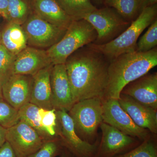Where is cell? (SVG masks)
<instances>
[{
  "label": "cell",
  "mask_w": 157,
  "mask_h": 157,
  "mask_svg": "<svg viewBox=\"0 0 157 157\" xmlns=\"http://www.w3.org/2000/svg\"><path fill=\"white\" fill-rule=\"evenodd\" d=\"M21 26L26 36L27 45L41 49L50 48L57 43L67 30L49 23L33 12Z\"/></svg>",
  "instance_id": "7"
},
{
  "label": "cell",
  "mask_w": 157,
  "mask_h": 157,
  "mask_svg": "<svg viewBox=\"0 0 157 157\" xmlns=\"http://www.w3.org/2000/svg\"><path fill=\"white\" fill-rule=\"evenodd\" d=\"M157 0H143L141 6V12L144 9L153 5H156Z\"/></svg>",
  "instance_id": "32"
},
{
  "label": "cell",
  "mask_w": 157,
  "mask_h": 157,
  "mask_svg": "<svg viewBox=\"0 0 157 157\" xmlns=\"http://www.w3.org/2000/svg\"><path fill=\"white\" fill-rule=\"evenodd\" d=\"M7 129L0 126V148L6 141V133Z\"/></svg>",
  "instance_id": "33"
},
{
  "label": "cell",
  "mask_w": 157,
  "mask_h": 157,
  "mask_svg": "<svg viewBox=\"0 0 157 157\" xmlns=\"http://www.w3.org/2000/svg\"><path fill=\"white\" fill-rule=\"evenodd\" d=\"M20 120L23 121L35 129L45 141L52 140L42 126L41 124V108L28 103L18 110Z\"/></svg>",
  "instance_id": "21"
},
{
  "label": "cell",
  "mask_w": 157,
  "mask_h": 157,
  "mask_svg": "<svg viewBox=\"0 0 157 157\" xmlns=\"http://www.w3.org/2000/svg\"><path fill=\"white\" fill-rule=\"evenodd\" d=\"M115 157H157V144L149 137L130 151Z\"/></svg>",
  "instance_id": "24"
},
{
  "label": "cell",
  "mask_w": 157,
  "mask_h": 157,
  "mask_svg": "<svg viewBox=\"0 0 157 157\" xmlns=\"http://www.w3.org/2000/svg\"><path fill=\"white\" fill-rule=\"evenodd\" d=\"M9 0H0V14L9 21Z\"/></svg>",
  "instance_id": "31"
},
{
  "label": "cell",
  "mask_w": 157,
  "mask_h": 157,
  "mask_svg": "<svg viewBox=\"0 0 157 157\" xmlns=\"http://www.w3.org/2000/svg\"><path fill=\"white\" fill-rule=\"evenodd\" d=\"M1 44L9 52L16 56L27 46L26 36L21 25L8 22L1 34Z\"/></svg>",
  "instance_id": "19"
},
{
  "label": "cell",
  "mask_w": 157,
  "mask_h": 157,
  "mask_svg": "<svg viewBox=\"0 0 157 157\" xmlns=\"http://www.w3.org/2000/svg\"><path fill=\"white\" fill-rule=\"evenodd\" d=\"M8 22L23 24L32 13V6L28 0H9Z\"/></svg>",
  "instance_id": "23"
},
{
  "label": "cell",
  "mask_w": 157,
  "mask_h": 157,
  "mask_svg": "<svg viewBox=\"0 0 157 157\" xmlns=\"http://www.w3.org/2000/svg\"><path fill=\"white\" fill-rule=\"evenodd\" d=\"M143 0H104L106 7L115 9L128 22L131 23L141 12Z\"/></svg>",
  "instance_id": "20"
},
{
  "label": "cell",
  "mask_w": 157,
  "mask_h": 157,
  "mask_svg": "<svg viewBox=\"0 0 157 157\" xmlns=\"http://www.w3.org/2000/svg\"><path fill=\"white\" fill-rule=\"evenodd\" d=\"M97 38L95 30L86 20L73 21L61 40L46 51L52 64H65L71 55Z\"/></svg>",
  "instance_id": "4"
},
{
  "label": "cell",
  "mask_w": 157,
  "mask_h": 157,
  "mask_svg": "<svg viewBox=\"0 0 157 157\" xmlns=\"http://www.w3.org/2000/svg\"><path fill=\"white\" fill-rule=\"evenodd\" d=\"M57 120L61 126L62 144L76 157H94L98 145L90 144L79 137L72 118L64 110H56Z\"/></svg>",
  "instance_id": "11"
},
{
  "label": "cell",
  "mask_w": 157,
  "mask_h": 157,
  "mask_svg": "<svg viewBox=\"0 0 157 157\" xmlns=\"http://www.w3.org/2000/svg\"><path fill=\"white\" fill-rule=\"evenodd\" d=\"M148 27L145 33L137 42L136 51L146 52L157 47V18Z\"/></svg>",
  "instance_id": "25"
},
{
  "label": "cell",
  "mask_w": 157,
  "mask_h": 157,
  "mask_svg": "<svg viewBox=\"0 0 157 157\" xmlns=\"http://www.w3.org/2000/svg\"><path fill=\"white\" fill-rule=\"evenodd\" d=\"M0 157H17L13 148L6 140L0 148Z\"/></svg>",
  "instance_id": "30"
},
{
  "label": "cell",
  "mask_w": 157,
  "mask_h": 157,
  "mask_svg": "<svg viewBox=\"0 0 157 157\" xmlns=\"http://www.w3.org/2000/svg\"><path fill=\"white\" fill-rule=\"evenodd\" d=\"M6 140L17 157H25L33 153L46 141L35 129L21 120L7 129Z\"/></svg>",
  "instance_id": "8"
},
{
  "label": "cell",
  "mask_w": 157,
  "mask_h": 157,
  "mask_svg": "<svg viewBox=\"0 0 157 157\" xmlns=\"http://www.w3.org/2000/svg\"><path fill=\"white\" fill-rule=\"evenodd\" d=\"M53 65L40 70L33 76L31 104L42 109H53L52 103L50 76Z\"/></svg>",
  "instance_id": "17"
},
{
  "label": "cell",
  "mask_w": 157,
  "mask_h": 157,
  "mask_svg": "<svg viewBox=\"0 0 157 157\" xmlns=\"http://www.w3.org/2000/svg\"><path fill=\"white\" fill-rule=\"evenodd\" d=\"M33 13L49 23L67 29L73 21L56 0H33Z\"/></svg>",
  "instance_id": "18"
},
{
  "label": "cell",
  "mask_w": 157,
  "mask_h": 157,
  "mask_svg": "<svg viewBox=\"0 0 157 157\" xmlns=\"http://www.w3.org/2000/svg\"><path fill=\"white\" fill-rule=\"evenodd\" d=\"M157 15V4L147 7L115 39L102 45L92 43L87 46L102 54L109 62L121 55L136 51L138 38L156 19Z\"/></svg>",
  "instance_id": "3"
},
{
  "label": "cell",
  "mask_w": 157,
  "mask_h": 157,
  "mask_svg": "<svg viewBox=\"0 0 157 157\" xmlns=\"http://www.w3.org/2000/svg\"><path fill=\"white\" fill-rule=\"evenodd\" d=\"M72 20L82 19L97 9L90 0H56Z\"/></svg>",
  "instance_id": "22"
},
{
  "label": "cell",
  "mask_w": 157,
  "mask_h": 157,
  "mask_svg": "<svg viewBox=\"0 0 157 157\" xmlns=\"http://www.w3.org/2000/svg\"><path fill=\"white\" fill-rule=\"evenodd\" d=\"M91 25L97 33L96 45L108 43L115 39L130 25L115 9L105 7L86 15L83 18Z\"/></svg>",
  "instance_id": "6"
},
{
  "label": "cell",
  "mask_w": 157,
  "mask_h": 157,
  "mask_svg": "<svg viewBox=\"0 0 157 157\" xmlns=\"http://www.w3.org/2000/svg\"><path fill=\"white\" fill-rule=\"evenodd\" d=\"M63 146L57 139L47 140L36 151L25 157H56L61 154Z\"/></svg>",
  "instance_id": "28"
},
{
  "label": "cell",
  "mask_w": 157,
  "mask_h": 157,
  "mask_svg": "<svg viewBox=\"0 0 157 157\" xmlns=\"http://www.w3.org/2000/svg\"><path fill=\"white\" fill-rule=\"evenodd\" d=\"M60 157H72L70 154L66 151H63L60 154Z\"/></svg>",
  "instance_id": "34"
},
{
  "label": "cell",
  "mask_w": 157,
  "mask_h": 157,
  "mask_svg": "<svg viewBox=\"0 0 157 157\" xmlns=\"http://www.w3.org/2000/svg\"><path fill=\"white\" fill-rule=\"evenodd\" d=\"M33 76L11 74L2 83L3 100L17 110L30 102Z\"/></svg>",
  "instance_id": "12"
},
{
  "label": "cell",
  "mask_w": 157,
  "mask_h": 157,
  "mask_svg": "<svg viewBox=\"0 0 157 157\" xmlns=\"http://www.w3.org/2000/svg\"><path fill=\"white\" fill-rule=\"evenodd\" d=\"M94 1H96V2H99L100 3L104 2V0H94Z\"/></svg>",
  "instance_id": "36"
},
{
  "label": "cell",
  "mask_w": 157,
  "mask_h": 157,
  "mask_svg": "<svg viewBox=\"0 0 157 157\" xmlns=\"http://www.w3.org/2000/svg\"><path fill=\"white\" fill-rule=\"evenodd\" d=\"M1 44H1V40H0V45H1Z\"/></svg>",
  "instance_id": "37"
},
{
  "label": "cell",
  "mask_w": 157,
  "mask_h": 157,
  "mask_svg": "<svg viewBox=\"0 0 157 157\" xmlns=\"http://www.w3.org/2000/svg\"><path fill=\"white\" fill-rule=\"evenodd\" d=\"M118 101L121 107L137 125L157 134V110L144 106L123 94H121Z\"/></svg>",
  "instance_id": "16"
},
{
  "label": "cell",
  "mask_w": 157,
  "mask_h": 157,
  "mask_svg": "<svg viewBox=\"0 0 157 157\" xmlns=\"http://www.w3.org/2000/svg\"><path fill=\"white\" fill-rule=\"evenodd\" d=\"M19 121L18 110L4 100H0V126L9 128Z\"/></svg>",
  "instance_id": "26"
},
{
  "label": "cell",
  "mask_w": 157,
  "mask_h": 157,
  "mask_svg": "<svg viewBox=\"0 0 157 157\" xmlns=\"http://www.w3.org/2000/svg\"><path fill=\"white\" fill-rule=\"evenodd\" d=\"M100 128L102 137L94 157H115L139 145L135 137L125 134L104 122L101 123Z\"/></svg>",
  "instance_id": "10"
},
{
  "label": "cell",
  "mask_w": 157,
  "mask_h": 157,
  "mask_svg": "<svg viewBox=\"0 0 157 157\" xmlns=\"http://www.w3.org/2000/svg\"><path fill=\"white\" fill-rule=\"evenodd\" d=\"M3 100L2 94V82L0 80V100Z\"/></svg>",
  "instance_id": "35"
},
{
  "label": "cell",
  "mask_w": 157,
  "mask_h": 157,
  "mask_svg": "<svg viewBox=\"0 0 157 157\" xmlns=\"http://www.w3.org/2000/svg\"><path fill=\"white\" fill-rule=\"evenodd\" d=\"M82 48L65 63L74 104L90 98L104 100L108 84L109 61L87 46Z\"/></svg>",
  "instance_id": "1"
},
{
  "label": "cell",
  "mask_w": 157,
  "mask_h": 157,
  "mask_svg": "<svg viewBox=\"0 0 157 157\" xmlns=\"http://www.w3.org/2000/svg\"><path fill=\"white\" fill-rule=\"evenodd\" d=\"M103 101L99 98L86 99L75 103L69 111L76 132L88 143L92 144L98 127L103 122Z\"/></svg>",
  "instance_id": "5"
},
{
  "label": "cell",
  "mask_w": 157,
  "mask_h": 157,
  "mask_svg": "<svg viewBox=\"0 0 157 157\" xmlns=\"http://www.w3.org/2000/svg\"><path fill=\"white\" fill-rule=\"evenodd\" d=\"M41 124L51 139H55L56 135L57 117L56 109L41 108Z\"/></svg>",
  "instance_id": "29"
},
{
  "label": "cell",
  "mask_w": 157,
  "mask_h": 157,
  "mask_svg": "<svg viewBox=\"0 0 157 157\" xmlns=\"http://www.w3.org/2000/svg\"><path fill=\"white\" fill-rule=\"evenodd\" d=\"M16 56L0 45V80L3 82L12 74V67Z\"/></svg>",
  "instance_id": "27"
},
{
  "label": "cell",
  "mask_w": 157,
  "mask_h": 157,
  "mask_svg": "<svg viewBox=\"0 0 157 157\" xmlns=\"http://www.w3.org/2000/svg\"><path fill=\"white\" fill-rule=\"evenodd\" d=\"M51 64L46 50L27 46L16 56L12 74L33 76Z\"/></svg>",
  "instance_id": "14"
},
{
  "label": "cell",
  "mask_w": 157,
  "mask_h": 157,
  "mask_svg": "<svg viewBox=\"0 0 157 157\" xmlns=\"http://www.w3.org/2000/svg\"><path fill=\"white\" fill-rule=\"evenodd\" d=\"M32 1H33V0H32Z\"/></svg>",
  "instance_id": "38"
},
{
  "label": "cell",
  "mask_w": 157,
  "mask_h": 157,
  "mask_svg": "<svg viewBox=\"0 0 157 157\" xmlns=\"http://www.w3.org/2000/svg\"><path fill=\"white\" fill-rule=\"evenodd\" d=\"M121 94L144 106L157 109V73L146 74L125 86Z\"/></svg>",
  "instance_id": "15"
},
{
  "label": "cell",
  "mask_w": 157,
  "mask_h": 157,
  "mask_svg": "<svg viewBox=\"0 0 157 157\" xmlns=\"http://www.w3.org/2000/svg\"><path fill=\"white\" fill-rule=\"evenodd\" d=\"M104 122L133 137L144 141L149 137L148 130L138 127L121 107L118 100L112 98L103 101Z\"/></svg>",
  "instance_id": "9"
},
{
  "label": "cell",
  "mask_w": 157,
  "mask_h": 157,
  "mask_svg": "<svg viewBox=\"0 0 157 157\" xmlns=\"http://www.w3.org/2000/svg\"><path fill=\"white\" fill-rule=\"evenodd\" d=\"M157 65V47L146 52L124 54L110 61L108 81L104 99L118 100L126 86L144 75Z\"/></svg>",
  "instance_id": "2"
},
{
  "label": "cell",
  "mask_w": 157,
  "mask_h": 157,
  "mask_svg": "<svg viewBox=\"0 0 157 157\" xmlns=\"http://www.w3.org/2000/svg\"><path fill=\"white\" fill-rule=\"evenodd\" d=\"M50 82L53 109L69 111L74 103L65 64L53 65Z\"/></svg>",
  "instance_id": "13"
}]
</instances>
